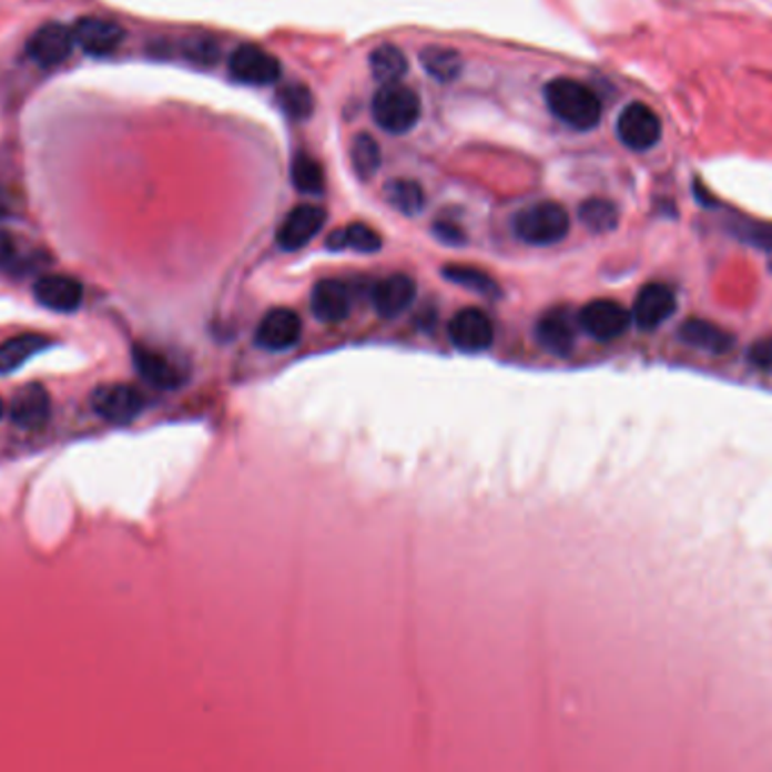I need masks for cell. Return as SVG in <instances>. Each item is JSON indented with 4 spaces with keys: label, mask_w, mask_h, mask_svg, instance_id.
<instances>
[{
    "label": "cell",
    "mask_w": 772,
    "mask_h": 772,
    "mask_svg": "<svg viewBox=\"0 0 772 772\" xmlns=\"http://www.w3.org/2000/svg\"><path fill=\"white\" fill-rule=\"evenodd\" d=\"M545 102L549 111L576 132H590L601 122V100L583 82L571 78H556L545 87Z\"/></svg>",
    "instance_id": "6da1fadb"
},
{
    "label": "cell",
    "mask_w": 772,
    "mask_h": 772,
    "mask_svg": "<svg viewBox=\"0 0 772 772\" xmlns=\"http://www.w3.org/2000/svg\"><path fill=\"white\" fill-rule=\"evenodd\" d=\"M370 113L382 132L403 136L418 124L423 104L414 89L403 84H386L373 95Z\"/></svg>",
    "instance_id": "7a4b0ae2"
},
{
    "label": "cell",
    "mask_w": 772,
    "mask_h": 772,
    "mask_svg": "<svg viewBox=\"0 0 772 772\" xmlns=\"http://www.w3.org/2000/svg\"><path fill=\"white\" fill-rule=\"evenodd\" d=\"M569 215L556 202H538L522 209L512 220L515 235L531 246H551L567 237Z\"/></svg>",
    "instance_id": "3957f363"
},
{
    "label": "cell",
    "mask_w": 772,
    "mask_h": 772,
    "mask_svg": "<svg viewBox=\"0 0 772 772\" xmlns=\"http://www.w3.org/2000/svg\"><path fill=\"white\" fill-rule=\"evenodd\" d=\"M228 75L246 87H274L283 75V67L265 48L242 43L228 57Z\"/></svg>",
    "instance_id": "277c9868"
},
{
    "label": "cell",
    "mask_w": 772,
    "mask_h": 772,
    "mask_svg": "<svg viewBox=\"0 0 772 772\" xmlns=\"http://www.w3.org/2000/svg\"><path fill=\"white\" fill-rule=\"evenodd\" d=\"M617 136L632 152H647L662 139L660 115L643 102H630L617 118Z\"/></svg>",
    "instance_id": "5b68a950"
},
{
    "label": "cell",
    "mask_w": 772,
    "mask_h": 772,
    "mask_svg": "<svg viewBox=\"0 0 772 772\" xmlns=\"http://www.w3.org/2000/svg\"><path fill=\"white\" fill-rule=\"evenodd\" d=\"M578 328L588 333L597 342H614L632 324V314L621 303L610 298L590 301L581 312H578Z\"/></svg>",
    "instance_id": "8992f818"
},
{
    "label": "cell",
    "mask_w": 772,
    "mask_h": 772,
    "mask_svg": "<svg viewBox=\"0 0 772 772\" xmlns=\"http://www.w3.org/2000/svg\"><path fill=\"white\" fill-rule=\"evenodd\" d=\"M75 50L73 28L63 23H45L32 32L26 52L41 69H57Z\"/></svg>",
    "instance_id": "52a82bcc"
},
{
    "label": "cell",
    "mask_w": 772,
    "mask_h": 772,
    "mask_svg": "<svg viewBox=\"0 0 772 772\" xmlns=\"http://www.w3.org/2000/svg\"><path fill=\"white\" fill-rule=\"evenodd\" d=\"M91 407L104 420L126 425L141 416L145 409V398L129 384H102L91 396Z\"/></svg>",
    "instance_id": "ba28073f"
},
{
    "label": "cell",
    "mask_w": 772,
    "mask_h": 772,
    "mask_svg": "<svg viewBox=\"0 0 772 772\" xmlns=\"http://www.w3.org/2000/svg\"><path fill=\"white\" fill-rule=\"evenodd\" d=\"M447 337L455 348L464 353H484L495 342V328L484 309L466 307L449 321Z\"/></svg>",
    "instance_id": "9c48e42d"
},
{
    "label": "cell",
    "mask_w": 772,
    "mask_h": 772,
    "mask_svg": "<svg viewBox=\"0 0 772 772\" xmlns=\"http://www.w3.org/2000/svg\"><path fill=\"white\" fill-rule=\"evenodd\" d=\"M301 316L294 309L276 307L270 309L261 321V326H257L255 344L270 353H283L301 342Z\"/></svg>",
    "instance_id": "30bf717a"
},
{
    "label": "cell",
    "mask_w": 772,
    "mask_h": 772,
    "mask_svg": "<svg viewBox=\"0 0 772 772\" xmlns=\"http://www.w3.org/2000/svg\"><path fill=\"white\" fill-rule=\"evenodd\" d=\"M326 222H328L326 209L314 206V204H301L287 213V217L283 220V224L276 233V240H278L281 248L298 251V248L307 246L321 233V228L326 226Z\"/></svg>",
    "instance_id": "8fae6325"
},
{
    "label": "cell",
    "mask_w": 772,
    "mask_h": 772,
    "mask_svg": "<svg viewBox=\"0 0 772 772\" xmlns=\"http://www.w3.org/2000/svg\"><path fill=\"white\" fill-rule=\"evenodd\" d=\"M676 292L664 283L643 285L632 303V321L641 331L660 328L664 321L676 312Z\"/></svg>",
    "instance_id": "7c38bea8"
},
{
    "label": "cell",
    "mask_w": 772,
    "mask_h": 772,
    "mask_svg": "<svg viewBox=\"0 0 772 772\" xmlns=\"http://www.w3.org/2000/svg\"><path fill=\"white\" fill-rule=\"evenodd\" d=\"M73 37H75V45L82 48L84 54L109 57L122 45V41L126 39V32L120 23L111 19L87 17L73 26Z\"/></svg>",
    "instance_id": "4fadbf2b"
},
{
    "label": "cell",
    "mask_w": 772,
    "mask_h": 772,
    "mask_svg": "<svg viewBox=\"0 0 772 772\" xmlns=\"http://www.w3.org/2000/svg\"><path fill=\"white\" fill-rule=\"evenodd\" d=\"M576 326L578 318H573L569 309L556 307L540 316L536 326V337L545 351L565 357L576 346Z\"/></svg>",
    "instance_id": "5bb4252c"
},
{
    "label": "cell",
    "mask_w": 772,
    "mask_h": 772,
    "mask_svg": "<svg viewBox=\"0 0 772 772\" xmlns=\"http://www.w3.org/2000/svg\"><path fill=\"white\" fill-rule=\"evenodd\" d=\"M416 298V283L405 274H394L377 281L370 290V303L375 312L384 318H396Z\"/></svg>",
    "instance_id": "9a60e30c"
},
{
    "label": "cell",
    "mask_w": 772,
    "mask_h": 772,
    "mask_svg": "<svg viewBox=\"0 0 772 772\" xmlns=\"http://www.w3.org/2000/svg\"><path fill=\"white\" fill-rule=\"evenodd\" d=\"M134 366L139 375L148 384L156 386V389H179V386L185 382L183 368L174 359H170L165 353L150 346L134 348Z\"/></svg>",
    "instance_id": "2e32d148"
},
{
    "label": "cell",
    "mask_w": 772,
    "mask_h": 772,
    "mask_svg": "<svg viewBox=\"0 0 772 772\" xmlns=\"http://www.w3.org/2000/svg\"><path fill=\"white\" fill-rule=\"evenodd\" d=\"M353 307V296L346 283L326 278L318 281L312 290V312L324 324H339Z\"/></svg>",
    "instance_id": "e0dca14e"
},
{
    "label": "cell",
    "mask_w": 772,
    "mask_h": 772,
    "mask_svg": "<svg viewBox=\"0 0 772 772\" xmlns=\"http://www.w3.org/2000/svg\"><path fill=\"white\" fill-rule=\"evenodd\" d=\"M12 423L23 429H43L50 418V396L41 384H26L12 398Z\"/></svg>",
    "instance_id": "ac0fdd59"
},
{
    "label": "cell",
    "mask_w": 772,
    "mask_h": 772,
    "mask_svg": "<svg viewBox=\"0 0 772 772\" xmlns=\"http://www.w3.org/2000/svg\"><path fill=\"white\" fill-rule=\"evenodd\" d=\"M34 298L52 312L71 314L82 305L84 290L71 276H43L34 283Z\"/></svg>",
    "instance_id": "d6986e66"
},
{
    "label": "cell",
    "mask_w": 772,
    "mask_h": 772,
    "mask_svg": "<svg viewBox=\"0 0 772 772\" xmlns=\"http://www.w3.org/2000/svg\"><path fill=\"white\" fill-rule=\"evenodd\" d=\"M680 339L689 344L691 348L714 353V355H725L734 346V337L728 331L704 318L684 321V324L680 326Z\"/></svg>",
    "instance_id": "ffe728a7"
},
{
    "label": "cell",
    "mask_w": 772,
    "mask_h": 772,
    "mask_svg": "<svg viewBox=\"0 0 772 772\" xmlns=\"http://www.w3.org/2000/svg\"><path fill=\"white\" fill-rule=\"evenodd\" d=\"M50 344H52L50 337L37 335V333L19 335V337L3 342L0 344V375H10V373L19 370L34 355L50 348Z\"/></svg>",
    "instance_id": "44dd1931"
},
{
    "label": "cell",
    "mask_w": 772,
    "mask_h": 772,
    "mask_svg": "<svg viewBox=\"0 0 772 772\" xmlns=\"http://www.w3.org/2000/svg\"><path fill=\"white\" fill-rule=\"evenodd\" d=\"M370 71L377 82L400 84V80L409 73V61L398 45L384 43L370 52Z\"/></svg>",
    "instance_id": "7402d4cb"
},
{
    "label": "cell",
    "mask_w": 772,
    "mask_h": 772,
    "mask_svg": "<svg viewBox=\"0 0 772 772\" xmlns=\"http://www.w3.org/2000/svg\"><path fill=\"white\" fill-rule=\"evenodd\" d=\"M420 63L427 71L429 78L436 82H453L461 75L464 61L461 54L453 48H440V45H429L420 52Z\"/></svg>",
    "instance_id": "603a6c76"
},
{
    "label": "cell",
    "mask_w": 772,
    "mask_h": 772,
    "mask_svg": "<svg viewBox=\"0 0 772 772\" xmlns=\"http://www.w3.org/2000/svg\"><path fill=\"white\" fill-rule=\"evenodd\" d=\"M384 197L403 215H418L425 209V190L412 179H394L386 183Z\"/></svg>",
    "instance_id": "cb8c5ba5"
},
{
    "label": "cell",
    "mask_w": 772,
    "mask_h": 772,
    "mask_svg": "<svg viewBox=\"0 0 772 772\" xmlns=\"http://www.w3.org/2000/svg\"><path fill=\"white\" fill-rule=\"evenodd\" d=\"M331 248H351L357 253H375L382 248V235L366 224H348L328 237Z\"/></svg>",
    "instance_id": "d4e9b609"
},
{
    "label": "cell",
    "mask_w": 772,
    "mask_h": 772,
    "mask_svg": "<svg viewBox=\"0 0 772 772\" xmlns=\"http://www.w3.org/2000/svg\"><path fill=\"white\" fill-rule=\"evenodd\" d=\"M292 183L305 195H321L326 187V174L321 163L307 154H298L292 163Z\"/></svg>",
    "instance_id": "484cf974"
},
{
    "label": "cell",
    "mask_w": 772,
    "mask_h": 772,
    "mask_svg": "<svg viewBox=\"0 0 772 772\" xmlns=\"http://www.w3.org/2000/svg\"><path fill=\"white\" fill-rule=\"evenodd\" d=\"M578 217L592 231V233H610L619 224V211L612 202L595 197L581 204L578 209Z\"/></svg>",
    "instance_id": "4316f807"
},
{
    "label": "cell",
    "mask_w": 772,
    "mask_h": 772,
    "mask_svg": "<svg viewBox=\"0 0 772 772\" xmlns=\"http://www.w3.org/2000/svg\"><path fill=\"white\" fill-rule=\"evenodd\" d=\"M443 276L449 283H457L466 290L486 294V296H497L499 294V285L495 283V278H490L488 274H484L477 267H466V265H447L443 267Z\"/></svg>",
    "instance_id": "83f0119b"
},
{
    "label": "cell",
    "mask_w": 772,
    "mask_h": 772,
    "mask_svg": "<svg viewBox=\"0 0 772 772\" xmlns=\"http://www.w3.org/2000/svg\"><path fill=\"white\" fill-rule=\"evenodd\" d=\"M351 161H353L355 172L362 179H370L379 170V163H382V152H379V145L375 143V139H370L368 134L355 136L353 145H351Z\"/></svg>",
    "instance_id": "f1b7e54d"
},
{
    "label": "cell",
    "mask_w": 772,
    "mask_h": 772,
    "mask_svg": "<svg viewBox=\"0 0 772 772\" xmlns=\"http://www.w3.org/2000/svg\"><path fill=\"white\" fill-rule=\"evenodd\" d=\"M278 102L283 106V111L292 118V120H305L312 115L314 109V100L307 87L303 84H290L278 93Z\"/></svg>",
    "instance_id": "f546056e"
},
{
    "label": "cell",
    "mask_w": 772,
    "mask_h": 772,
    "mask_svg": "<svg viewBox=\"0 0 772 772\" xmlns=\"http://www.w3.org/2000/svg\"><path fill=\"white\" fill-rule=\"evenodd\" d=\"M21 263L19 242L12 233L0 231V270H17Z\"/></svg>",
    "instance_id": "4dcf8cb0"
},
{
    "label": "cell",
    "mask_w": 772,
    "mask_h": 772,
    "mask_svg": "<svg viewBox=\"0 0 772 772\" xmlns=\"http://www.w3.org/2000/svg\"><path fill=\"white\" fill-rule=\"evenodd\" d=\"M748 362L759 370H772V337H763L748 348Z\"/></svg>",
    "instance_id": "1f68e13d"
},
{
    "label": "cell",
    "mask_w": 772,
    "mask_h": 772,
    "mask_svg": "<svg viewBox=\"0 0 772 772\" xmlns=\"http://www.w3.org/2000/svg\"><path fill=\"white\" fill-rule=\"evenodd\" d=\"M14 213H17V197L10 190L0 187V222L14 217Z\"/></svg>",
    "instance_id": "d6a6232c"
},
{
    "label": "cell",
    "mask_w": 772,
    "mask_h": 772,
    "mask_svg": "<svg viewBox=\"0 0 772 772\" xmlns=\"http://www.w3.org/2000/svg\"><path fill=\"white\" fill-rule=\"evenodd\" d=\"M436 233L443 237V240H447V242H459V240H464V235H461V228L457 226V224H447V222H436ZM461 244V242H459Z\"/></svg>",
    "instance_id": "836d02e7"
},
{
    "label": "cell",
    "mask_w": 772,
    "mask_h": 772,
    "mask_svg": "<svg viewBox=\"0 0 772 772\" xmlns=\"http://www.w3.org/2000/svg\"><path fill=\"white\" fill-rule=\"evenodd\" d=\"M756 242H761L765 246V251H768V267L772 272V233H768L765 237H756Z\"/></svg>",
    "instance_id": "e575fe53"
},
{
    "label": "cell",
    "mask_w": 772,
    "mask_h": 772,
    "mask_svg": "<svg viewBox=\"0 0 772 772\" xmlns=\"http://www.w3.org/2000/svg\"><path fill=\"white\" fill-rule=\"evenodd\" d=\"M3 414H6V403L0 400V418H3Z\"/></svg>",
    "instance_id": "d590c367"
}]
</instances>
